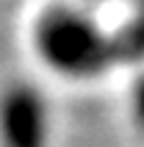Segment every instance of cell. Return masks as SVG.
I'll list each match as a JSON object with an SVG mask.
<instances>
[{
	"instance_id": "cell-3",
	"label": "cell",
	"mask_w": 144,
	"mask_h": 147,
	"mask_svg": "<svg viewBox=\"0 0 144 147\" xmlns=\"http://www.w3.org/2000/svg\"><path fill=\"white\" fill-rule=\"evenodd\" d=\"M130 117H133V122L144 131V72L136 78L133 92H130Z\"/></svg>"
},
{
	"instance_id": "cell-1",
	"label": "cell",
	"mask_w": 144,
	"mask_h": 147,
	"mask_svg": "<svg viewBox=\"0 0 144 147\" xmlns=\"http://www.w3.org/2000/svg\"><path fill=\"white\" fill-rule=\"evenodd\" d=\"M36 56L56 75L89 81L119 61V45L94 17L72 6L44 8L33 25Z\"/></svg>"
},
{
	"instance_id": "cell-2",
	"label": "cell",
	"mask_w": 144,
	"mask_h": 147,
	"mask_svg": "<svg viewBox=\"0 0 144 147\" xmlns=\"http://www.w3.org/2000/svg\"><path fill=\"white\" fill-rule=\"evenodd\" d=\"M47 103L31 83H11L0 94V147H47Z\"/></svg>"
}]
</instances>
